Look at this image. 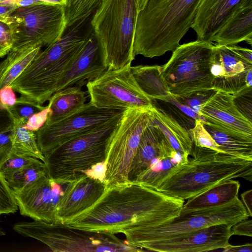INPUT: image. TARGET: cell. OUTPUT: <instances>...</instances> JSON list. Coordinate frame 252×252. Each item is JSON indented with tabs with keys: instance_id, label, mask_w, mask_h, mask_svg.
Instances as JSON below:
<instances>
[{
	"instance_id": "1",
	"label": "cell",
	"mask_w": 252,
	"mask_h": 252,
	"mask_svg": "<svg viewBox=\"0 0 252 252\" xmlns=\"http://www.w3.org/2000/svg\"><path fill=\"white\" fill-rule=\"evenodd\" d=\"M184 200L128 181L106 186L91 207L65 224L90 231L122 233L153 226L179 215Z\"/></svg>"
},
{
	"instance_id": "2",
	"label": "cell",
	"mask_w": 252,
	"mask_h": 252,
	"mask_svg": "<svg viewBox=\"0 0 252 252\" xmlns=\"http://www.w3.org/2000/svg\"><path fill=\"white\" fill-rule=\"evenodd\" d=\"M191 156L187 162L175 167L155 189L185 200L229 180L242 178L252 181V160L196 146Z\"/></svg>"
},
{
	"instance_id": "3",
	"label": "cell",
	"mask_w": 252,
	"mask_h": 252,
	"mask_svg": "<svg viewBox=\"0 0 252 252\" xmlns=\"http://www.w3.org/2000/svg\"><path fill=\"white\" fill-rule=\"evenodd\" d=\"M202 0H148L137 14L133 55L153 58L175 50Z\"/></svg>"
},
{
	"instance_id": "4",
	"label": "cell",
	"mask_w": 252,
	"mask_h": 252,
	"mask_svg": "<svg viewBox=\"0 0 252 252\" xmlns=\"http://www.w3.org/2000/svg\"><path fill=\"white\" fill-rule=\"evenodd\" d=\"M138 14L137 0H103L90 24L108 69L130 66Z\"/></svg>"
},
{
	"instance_id": "5",
	"label": "cell",
	"mask_w": 252,
	"mask_h": 252,
	"mask_svg": "<svg viewBox=\"0 0 252 252\" xmlns=\"http://www.w3.org/2000/svg\"><path fill=\"white\" fill-rule=\"evenodd\" d=\"M13 229L25 237L32 238L47 245L53 252H137L142 249L130 246L115 234L75 227L60 222L34 220L18 222Z\"/></svg>"
},
{
	"instance_id": "6",
	"label": "cell",
	"mask_w": 252,
	"mask_h": 252,
	"mask_svg": "<svg viewBox=\"0 0 252 252\" xmlns=\"http://www.w3.org/2000/svg\"><path fill=\"white\" fill-rule=\"evenodd\" d=\"M122 116L59 145L45 155L44 162L47 176L56 181H73L84 175L82 172L93 165L105 161L107 144Z\"/></svg>"
},
{
	"instance_id": "7",
	"label": "cell",
	"mask_w": 252,
	"mask_h": 252,
	"mask_svg": "<svg viewBox=\"0 0 252 252\" xmlns=\"http://www.w3.org/2000/svg\"><path fill=\"white\" fill-rule=\"evenodd\" d=\"M249 217L242 201L237 197L222 206L181 210L179 216L161 224L125 230L121 233L125 235V241L128 244L141 248L142 245L147 243L183 236L215 224L225 223L232 226Z\"/></svg>"
},
{
	"instance_id": "8",
	"label": "cell",
	"mask_w": 252,
	"mask_h": 252,
	"mask_svg": "<svg viewBox=\"0 0 252 252\" xmlns=\"http://www.w3.org/2000/svg\"><path fill=\"white\" fill-rule=\"evenodd\" d=\"M214 45L196 40L180 45L161 65L162 76L171 95L186 98L213 90L211 66Z\"/></svg>"
},
{
	"instance_id": "9",
	"label": "cell",
	"mask_w": 252,
	"mask_h": 252,
	"mask_svg": "<svg viewBox=\"0 0 252 252\" xmlns=\"http://www.w3.org/2000/svg\"><path fill=\"white\" fill-rule=\"evenodd\" d=\"M3 22L12 32L10 50L47 47L59 40L66 28L64 6L47 3L17 7Z\"/></svg>"
},
{
	"instance_id": "10",
	"label": "cell",
	"mask_w": 252,
	"mask_h": 252,
	"mask_svg": "<svg viewBox=\"0 0 252 252\" xmlns=\"http://www.w3.org/2000/svg\"><path fill=\"white\" fill-rule=\"evenodd\" d=\"M150 119V109L132 108L124 111L107 146L106 186L128 182L131 163Z\"/></svg>"
},
{
	"instance_id": "11",
	"label": "cell",
	"mask_w": 252,
	"mask_h": 252,
	"mask_svg": "<svg viewBox=\"0 0 252 252\" xmlns=\"http://www.w3.org/2000/svg\"><path fill=\"white\" fill-rule=\"evenodd\" d=\"M130 66L107 69L86 84L90 102L101 108L126 110L138 108L150 109L155 105L139 87Z\"/></svg>"
},
{
	"instance_id": "12",
	"label": "cell",
	"mask_w": 252,
	"mask_h": 252,
	"mask_svg": "<svg viewBox=\"0 0 252 252\" xmlns=\"http://www.w3.org/2000/svg\"><path fill=\"white\" fill-rule=\"evenodd\" d=\"M125 110L99 108L89 101L73 114L45 124L36 131L39 149L44 156L59 145L121 116Z\"/></svg>"
},
{
	"instance_id": "13",
	"label": "cell",
	"mask_w": 252,
	"mask_h": 252,
	"mask_svg": "<svg viewBox=\"0 0 252 252\" xmlns=\"http://www.w3.org/2000/svg\"><path fill=\"white\" fill-rule=\"evenodd\" d=\"M68 182L45 175L22 189L13 190L20 214L33 220L58 222V206Z\"/></svg>"
},
{
	"instance_id": "14",
	"label": "cell",
	"mask_w": 252,
	"mask_h": 252,
	"mask_svg": "<svg viewBox=\"0 0 252 252\" xmlns=\"http://www.w3.org/2000/svg\"><path fill=\"white\" fill-rule=\"evenodd\" d=\"M232 226L221 223L181 237L147 243L141 249L159 252H201L221 249L229 244Z\"/></svg>"
},
{
	"instance_id": "15",
	"label": "cell",
	"mask_w": 252,
	"mask_h": 252,
	"mask_svg": "<svg viewBox=\"0 0 252 252\" xmlns=\"http://www.w3.org/2000/svg\"><path fill=\"white\" fill-rule=\"evenodd\" d=\"M235 96L215 91L202 105L201 121L226 132L252 139V122L236 106Z\"/></svg>"
},
{
	"instance_id": "16",
	"label": "cell",
	"mask_w": 252,
	"mask_h": 252,
	"mask_svg": "<svg viewBox=\"0 0 252 252\" xmlns=\"http://www.w3.org/2000/svg\"><path fill=\"white\" fill-rule=\"evenodd\" d=\"M252 63L238 55L228 46L214 45L211 73L213 90L236 95L247 87L246 77Z\"/></svg>"
},
{
	"instance_id": "17",
	"label": "cell",
	"mask_w": 252,
	"mask_h": 252,
	"mask_svg": "<svg viewBox=\"0 0 252 252\" xmlns=\"http://www.w3.org/2000/svg\"><path fill=\"white\" fill-rule=\"evenodd\" d=\"M105 185L85 174L68 182L57 208L58 222L65 223L93 206L103 193Z\"/></svg>"
},
{
	"instance_id": "18",
	"label": "cell",
	"mask_w": 252,
	"mask_h": 252,
	"mask_svg": "<svg viewBox=\"0 0 252 252\" xmlns=\"http://www.w3.org/2000/svg\"><path fill=\"white\" fill-rule=\"evenodd\" d=\"M107 69L92 29L81 51L61 79L57 92L74 85L81 87Z\"/></svg>"
},
{
	"instance_id": "19",
	"label": "cell",
	"mask_w": 252,
	"mask_h": 252,
	"mask_svg": "<svg viewBox=\"0 0 252 252\" xmlns=\"http://www.w3.org/2000/svg\"><path fill=\"white\" fill-rule=\"evenodd\" d=\"M248 0H202L191 28L197 40L213 43V39L228 17Z\"/></svg>"
},
{
	"instance_id": "20",
	"label": "cell",
	"mask_w": 252,
	"mask_h": 252,
	"mask_svg": "<svg viewBox=\"0 0 252 252\" xmlns=\"http://www.w3.org/2000/svg\"><path fill=\"white\" fill-rule=\"evenodd\" d=\"M170 144L158 126L150 120L143 130L130 165L128 181L146 170L152 160L159 156Z\"/></svg>"
},
{
	"instance_id": "21",
	"label": "cell",
	"mask_w": 252,
	"mask_h": 252,
	"mask_svg": "<svg viewBox=\"0 0 252 252\" xmlns=\"http://www.w3.org/2000/svg\"><path fill=\"white\" fill-rule=\"evenodd\" d=\"M245 41L252 43V0H248L228 17L217 32L213 42L230 46Z\"/></svg>"
},
{
	"instance_id": "22",
	"label": "cell",
	"mask_w": 252,
	"mask_h": 252,
	"mask_svg": "<svg viewBox=\"0 0 252 252\" xmlns=\"http://www.w3.org/2000/svg\"><path fill=\"white\" fill-rule=\"evenodd\" d=\"M150 120L164 135L172 147L177 152L189 157L193 144L186 128L164 110L155 105L150 109Z\"/></svg>"
},
{
	"instance_id": "23",
	"label": "cell",
	"mask_w": 252,
	"mask_h": 252,
	"mask_svg": "<svg viewBox=\"0 0 252 252\" xmlns=\"http://www.w3.org/2000/svg\"><path fill=\"white\" fill-rule=\"evenodd\" d=\"M189 157L176 151L170 145L149 166L131 182L155 189L159 183L177 166L187 161Z\"/></svg>"
},
{
	"instance_id": "24",
	"label": "cell",
	"mask_w": 252,
	"mask_h": 252,
	"mask_svg": "<svg viewBox=\"0 0 252 252\" xmlns=\"http://www.w3.org/2000/svg\"><path fill=\"white\" fill-rule=\"evenodd\" d=\"M240 186V183L233 179L223 182L188 199L183 204L181 210H196L229 203L238 197Z\"/></svg>"
},
{
	"instance_id": "25",
	"label": "cell",
	"mask_w": 252,
	"mask_h": 252,
	"mask_svg": "<svg viewBox=\"0 0 252 252\" xmlns=\"http://www.w3.org/2000/svg\"><path fill=\"white\" fill-rule=\"evenodd\" d=\"M87 100L86 93L81 87L74 85L55 93L49 99L51 109L45 124L59 122L80 109Z\"/></svg>"
},
{
	"instance_id": "26",
	"label": "cell",
	"mask_w": 252,
	"mask_h": 252,
	"mask_svg": "<svg viewBox=\"0 0 252 252\" xmlns=\"http://www.w3.org/2000/svg\"><path fill=\"white\" fill-rule=\"evenodd\" d=\"M131 72L140 89L152 99L166 102L171 95L162 76L161 65L131 66Z\"/></svg>"
},
{
	"instance_id": "27",
	"label": "cell",
	"mask_w": 252,
	"mask_h": 252,
	"mask_svg": "<svg viewBox=\"0 0 252 252\" xmlns=\"http://www.w3.org/2000/svg\"><path fill=\"white\" fill-rule=\"evenodd\" d=\"M41 47L10 50L0 63V90L12 82L30 65L40 52Z\"/></svg>"
},
{
	"instance_id": "28",
	"label": "cell",
	"mask_w": 252,
	"mask_h": 252,
	"mask_svg": "<svg viewBox=\"0 0 252 252\" xmlns=\"http://www.w3.org/2000/svg\"><path fill=\"white\" fill-rule=\"evenodd\" d=\"M203 125L220 146L222 152L252 160V139L238 136L207 124Z\"/></svg>"
},
{
	"instance_id": "29",
	"label": "cell",
	"mask_w": 252,
	"mask_h": 252,
	"mask_svg": "<svg viewBox=\"0 0 252 252\" xmlns=\"http://www.w3.org/2000/svg\"><path fill=\"white\" fill-rule=\"evenodd\" d=\"M11 135V152L31 157L44 162L45 157L38 146L36 132L24 127L26 121L14 119Z\"/></svg>"
},
{
	"instance_id": "30",
	"label": "cell",
	"mask_w": 252,
	"mask_h": 252,
	"mask_svg": "<svg viewBox=\"0 0 252 252\" xmlns=\"http://www.w3.org/2000/svg\"><path fill=\"white\" fill-rule=\"evenodd\" d=\"M45 175H47L46 165L36 158L16 172L6 181L13 190H16L30 185Z\"/></svg>"
},
{
	"instance_id": "31",
	"label": "cell",
	"mask_w": 252,
	"mask_h": 252,
	"mask_svg": "<svg viewBox=\"0 0 252 252\" xmlns=\"http://www.w3.org/2000/svg\"><path fill=\"white\" fill-rule=\"evenodd\" d=\"M103 0H66L64 13L66 27L92 16Z\"/></svg>"
},
{
	"instance_id": "32",
	"label": "cell",
	"mask_w": 252,
	"mask_h": 252,
	"mask_svg": "<svg viewBox=\"0 0 252 252\" xmlns=\"http://www.w3.org/2000/svg\"><path fill=\"white\" fill-rule=\"evenodd\" d=\"M45 107L21 95L17 98L15 104L7 110L13 120L22 119L27 122L31 116L42 110Z\"/></svg>"
},
{
	"instance_id": "33",
	"label": "cell",
	"mask_w": 252,
	"mask_h": 252,
	"mask_svg": "<svg viewBox=\"0 0 252 252\" xmlns=\"http://www.w3.org/2000/svg\"><path fill=\"white\" fill-rule=\"evenodd\" d=\"M188 131L194 146L221 152L220 146L206 130L201 120L195 121L194 126Z\"/></svg>"
},
{
	"instance_id": "34",
	"label": "cell",
	"mask_w": 252,
	"mask_h": 252,
	"mask_svg": "<svg viewBox=\"0 0 252 252\" xmlns=\"http://www.w3.org/2000/svg\"><path fill=\"white\" fill-rule=\"evenodd\" d=\"M36 159L11 152L7 159L0 166V172L7 181L16 172Z\"/></svg>"
},
{
	"instance_id": "35",
	"label": "cell",
	"mask_w": 252,
	"mask_h": 252,
	"mask_svg": "<svg viewBox=\"0 0 252 252\" xmlns=\"http://www.w3.org/2000/svg\"><path fill=\"white\" fill-rule=\"evenodd\" d=\"M18 209L13 190L0 172V215L15 213Z\"/></svg>"
},
{
	"instance_id": "36",
	"label": "cell",
	"mask_w": 252,
	"mask_h": 252,
	"mask_svg": "<svg viewBox=\"0 0 252 252\" xmlns=\"http://www.w3.org/2000/svg\"><path fill=\"white\" fill-rule=\"evenodd\" d=\"M50 112L51 109L48 105L45 106L44 109L31 116L24 127L30 130L37 131L46 123Z\"/></svg>"
},
{
	"instance_id": "37",
	"label": "cell",
	"mask_w": 252,
	"mask_h": 252,
	"mask_svg": "<svg viewBox=\"0 0 252 252\" xmlns=\"http://www.w3.org/2000/svg\"><path fill=\"white\" fill-rule=\"evenodd\" d=\"M215 92V91L212 90L208 92L200 93L195 94L188 98L178 99L181 103L187 105L199 114L202 105Z\"/></svg>"
},
{
	"instance_id": "38",
	"label": "cell",
	"mask_w": 252,
	"mask_h": 252,
	"mask_svg": "<svg viewBox=\"0 0 252 252\" xmlns=\"http://www.w3.org/2000/svg\"><path fill=\"white\" fill-rule=\"evenodd\" d=\"M12 131V128L0 132V166L7 159L11 153Z\"/></svg>"
},
{
	"instance_id": "39",
	"label": "cell",
	"mask_w": 252,
	"mask_h": 252,
	"mask_svg": "<svg viewBox=\"0 0 252 252\" xmlns=\"http://www.w3.org/2000/svg\"><path fill=\"white\" fill-rule=\"evenodd\" d=\"M17 98L11 85L4 86L0 90V107L7 109L16 103Z\"/></svg>"
},
{
	"instance_id": "40",
	"label": "cell",
	"mask_w": 252,
	"mask_h": 252,
	"mask_svg": "<svg viewBox=\"0 0 252 252\" xmlns=\"http://www.w3.org/2000/svg\"><path fill=\"white\" fill-rule=\"evenodd\" d=\"M107 170L105 161L96 163L82 172L88 177L104 183Z\"/></svg>"
},
{
	"instance_id": "41",
	"label": "cell",
	"mask_w": 252,
	"mask_h": 252,
	"mask_svg": "<svg viewBox=\"0 0 252 252\" xmlns=\"http://www.w3.org/2000/svg\"><path fill=\"white\" fill-rule=\"evenodd\" d=\"M232 235L252 237V220L246 219L238 222L231 227Z\"/></svg>"
},
{
	"instance_id": "42",
	"label": "cell",
	"mask_w": 252,
	"mask_h": 252,
	"mask_svg": "<svg viewBox=\"0 0 252 252\" xmlns=\"http://www.w3.org/2000/svg\"><path fill=\"white\" fill-rule=\"evenodd\" d=\"M166 102H170L177 107L182 112L191 118L194 121L201 120L202 117L187 105L181 103L177 98L170 95L167 99Z\"/></svg>"
},
{
	"instance_id": "43",
	"label": "cell",
	"mask_w": 252,
	"mask_h": 252,
	"mask_svg": "<svg viewBox=\"0 0 252 252\" xmlns=\"http://www.w3.org/2000/svg\"><path fill=\"white\" fill-rule=\"evenodd\" d=\"M13 38L11 31L5 22L0 20V45L11 48Z\"/></svg>"
},
{
	"instance_id": "44",
	"label": "cell",
	"mask_w": 252,
	"mask_h": 252,
	"mask_svg": "<svg viewBox=\"0 0 252 252\" xmlns=\"http://www.w3.org/2000/svg\"><path fill=\"white\" fill-rule=\"evenodd\" d=\"M20 0H0V20L4 21L15 8Z\"/></svg>"
},
{
	"instance_id": "45",
	"label": "cell",
	"mask_w": 252,
	"mask_h": 252,
	"mask_svg": "<svg viewBox=\"0 0 252 252\" xmlns=\"http://www.w3.org/2000/svg\"><path fill=\"white\" fill-rule=\"evenodd\" d=\"M13 119L8 111L0 107V132L12 128Z\"/></svg>"
},
{
	"instance_id": "46",
	"label": "cell",
	"mask_w": 252,
	"mask_h": 252,
	"mask_svg": "<svg viewBox=\"0 0 252 252\" xmlns=\"http://www.w3.org/2000/svg\"><path fill=\"white\" fill-rule=\"evenodd\" d=\"M228 47L238 55L252 63V51L251 49L236 46H228Z\"/></svg>"
},
{
	"instance_id": "47",
	"label": "cell",
	"mask_w": 252,
	"mask_h": 252,
	"mask_svg": "<svg viewBox=\"0 0 252 252\" xmlns=\"http://www.w3.org/2000/svg\"><path fill=\"white\" fill-rule=\"evenodd\" d=\"M223 252H252V244L246 243L242 245L234 246L230 244L221 249Z\"/></svg>"
},
{
	"instance_id": "48",
	"label": "cell",
	"mask_w": 252,
	"mask_h": 252,
	"mask_svg": "<svg viewBox=\"0 0 252 252\" xmlns=\"http://www.w3.org/2000/svg\"><path fill=\"white\" fill-rule=\"evenodd\" d=\"M243 203L250 217L252 216V190H247L241 194Z\"/></svg>"
},
{
	"instance_id": "49",
	"label": "cell",
	"mask_w": 252,
	"mask_h": 252,
	"mask_svg": "<svg viewBox=\"0 0 252 252\" xmlns=\"http://www.w3.org/2000/svg\"><path fill=\"white\" fill-rule=\"evenodd\" d=\"M39 3H45L39 0H20L17 3L18 7H25Z\"/></svg>"
},
{
	"instance_id": "50",
	"label": "cell",
	"mask_w": 252,
	"mask_h": 252,
	"mask_svg": "<svg viewBox=\"0 0 252 252\" xmlns=\"http://www.w3.org/2000/svg\"><path fill=\"white\" fill-rule=\"evenodd\" d=\"M43 3L53 4V5H60L65 6L66 2V0H39Z\"/></svg>"
},
{
	"instance_id": "51",
	"label": "cell",
	"mask_w": 252,
	"mask_h": 252,
	"mask_svg": "<svg viewBox=\"0 0 252 252\" xmlns=\"http://www.w3.org/2000/svg\"><path fill=\"white\" fill-rule=\"evenodd\" d=\"M147 1L148 0H137V7L138 13L143 9Z\"/></svg>"
},
{
	"instance_id": "52",
	"label": "cell",
	"mask_w": 252,
	"mask_h": 252,
	"mask_svg": "<svg viewBox=\"0 0 252 252\" xmlns=\"http://www.w3.org/2000/svg\"><path fill=\"white\" fill-rule=\"evenodd\" d=\"M9 50V48L0 45V58L3 57L7 55Z\"/></svg>"
},
{
	"instance_id": "53",
	"label": "cell",
	"mask_w": 252,
	"mask_h": 252,
	"mask_svg": "<svg viewBox=\"0 0 252 252\" xmlns=\"http://www.w3.org/2000/svg\"><path fill=\"white\" fill-rule=\"evenodd\" d=\"M5 233L0 229V236L4 235Z\"/></svg>"
}]
</instances>
